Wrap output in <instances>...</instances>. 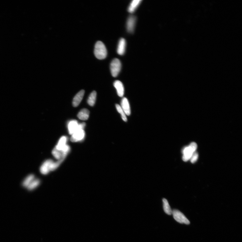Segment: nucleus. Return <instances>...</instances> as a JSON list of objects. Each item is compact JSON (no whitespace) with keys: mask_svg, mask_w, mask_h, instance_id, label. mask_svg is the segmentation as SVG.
<instances>
[{"mask_svg":"<svg viewBox=\"0 0 242 242\" xmlns=\"http://www.w3.org/2000/svg\"><path fill=\"white\" fill-rule=\"evenodd\" d=\"M57 165L56 161L51 160H48L43 163L40 169L42 174L46 175L50 171H54L57 169Z\"/></svg>","mask_w":242,"mask_h":242,"instance_id":"f257e3e1","label":"nucleus"},{"mask_svg":"<svg viewBox=\"0 0 242 242\" xmlns=\"http://www.w3.org/2000/svg\"><path fill=\"white\" fill-rule=\"evenodd\" d=\"M95 55L97 59L102 60L105 59L107 56V50L105 45L101 41H98L95 44Z\"/></svg>","mask_w":242,"mask_h":242,"instance_id":"f03ea898","label":"nucleus"},{"mask_svg":"<svg viewBox=\"0 0 242 242\" xmlns=\"http://www.w3.org/2000/svg\"><path fill=\"white\" fill-rule=\"evenodd\" d=\"M197 145L195 142H192L187 147L184 148L182 150L183 154L182 159L184 161H187L190 160L193 153L196 151Z\"/></svg>","mask_w":242,"mask_h":242,"instance_id":"7ed1b4c3","label":"nucleus"},{"mask_svg":"<svg viewBox=\"0 0 242 242\" xmlns=\"http://www.w3.org/2000/svg\"><path fill=\"white\" fill-rule=\"evenodd\" d=\"M172 214L175 220L178 223L186 225H189L190 224L189 221L187 219L184 215L178 210L176 209L173 210Z\"/></svg>","mask_w":242,"mask_h":242,"instance_id":"20e7f679","label":"nucleus"},{"mask_svg":"<svg viewBox=\"0 0 242 242\" xmlns=\"http://www.w3.org/2000/svg\"><path fill=\"white\" fill-rule=\"evenodd\" d=\"M121 61L118 59H115L110 64V70L113 77L117 76L121 70Z\"/></svg>","mask_w":242,"mask_h":242,"instance_id":"39448f33","label":"nucleus"},{"mask_svg":"<svg viewBox=\"0 0 242 242\" xmlns=\"http://www.w3.org/2000/svg\"><path fill=\"white\" fill-rule=\"evenodd\" d=\"M85 137L84 130H78L72 134L71 141L73 142H77L82 141Z\"/></svg>","mask_w":242,"mask_h":242,"instance_id":"423d86ee","label":"nucleus"},{"mask_svg":"<svg viewBox=\"0 0 242 242\" xmlns=\"http://www.w3.org/2000/svg\"><path fill=\"white\" fill-rule=\"evenodd\" d=\"M68 141L67 137L65 136H62L60 139L57 144L55 148L56 150L62 152L67 145V143Z\"/></svg>","mask_w":242,"mask_h":242,"instance_id":"0eeeda50","label":"nucleus"},{"mask_svg":"<svg viewBox=\"0 0 242 242\" xmlns=\"http://www.w3.org/2000/svg\"><path fill=\"white\" fill-rule=\"evenodd\" d=\"M136 22L135 17L131 16L128 18L127 23V28L128 32L129 33L133 32L135 27Z\"/></svg>","mask_w":242,"mask_h":242,"instance_id":"6e6552de","label":"nucleus"},{"mask_svg":"<svg viewBox=\"0 0 242 242\" xmlns=\"http://www.w3.org/2000/svg\"><path fill=\"white\" fill-rule=\"evenodd\" d=\"M121 106L125 115L127 116L130 115L131 111L130 104L126 98L124 97L122 98Z\"/></svg>","mask_w":242,"mask_h":242,"instance_id":"1a4fd4ad","label":"nucleus"},{"mask_svg":"<svg viewBox=\"0 0 242 242\" xmlns=\"http://www.w3.org/2000/svg\"><path fill=\"white\" fill-rule=\"evenodd\" d=\"M113 85L117 91L118 96L120 97H123L124 94V85L122 82L119 80H116L114 82Z\"/></svg>","mask_w":242,"mask_h":242,"instance_id":"9d476101","label":"nucleus"},{"mask_svg":"<svg viewBox=\"0 0 242 242\" xmlns=\"http://www.w3.org/2000/svg\"><path fill=\"white\" fill-rule=\"evenodd\" d=\"M85 94V91L83 90L79 92L74 97L73 101V105L74 107H76L79 105L82 101Z\"/></svg>","mask_w":242,"mask_h":242,"instance_id":"9b49d317","label":"nucleus"},{"mask_svg":"<svg viewBox=\"0 0 242 242\" xmlns=\"http://www.w3.org/2000/svg\"><path fill=\"white\" fill-rule=\"evenodd\" d=\"M78 122L75 120L71 121L69 122L68 125L69 133L72 135L75 131L78 130Z\"/></svg>","mask_w":242,"mask_h":242,"instance_id":"f8f14e48","label":"nucleus"},{"mask_svg":"<svg viewBox=\"0 0 242 242\" xmlns=\"http://www.w3.org/2000/svg\"><path fill=\"white\" fill-rule=\"evenodd\" d=\"M126 47V41L124 39L121 38L119 41L117 52L119 55H123L124 53Z\"/></svg>","mask_w":242,"mask_h":242,"instance_id":"ddd939ff","label":"nucleus"},{"mask_svg":"<svg viewBox=\"0 0 242 242\" xmlns=\"http://www.w3.org/2000/svg\"><path fill=\"white\" fill-rule=\"evenodd\" d=\"M89 110L86 109H83L79 113L77 116L80 120L86 121L87 120L89 117Z\"/></svg>","mask_w":242,"mask_h":242,"instance_id":"4468645a","label":"nucleus"},{"mask_svg":"<svg viewBox=\"0 0 242 242\" xmlns=\"http://www.w3.org/2000/svg\"><path fill=\"white\" fill-rule=\"evenodd\" d=\"M142 2L141 0H134L131 2L128 11L130 13H133Z\"/></svg>","mask_w":242,"mask_h":242,"instance_id":"2eb2a0df","label":"nucleus"},{"mask_svg":"<svg viewBox=\"0 0 242 242\" xmlns=\"http://www.w3.org/2000/svg\"><path fill=\"white\" fill-rule=\"evenodd\" d=\"M163 208L165 213L169 215L172 214V210L170 207L169 203L167 200L165 198L163 199Z\"/></svg>","mask_w":242,"mask_h":242,"instance_id":"dca6fc26","label":"nucleus"},{"mask_svg":"<svg viewBox=\"0 0 242 242\" xmlns=\"http://www.w3.org/2000/svg\"><path fill=\"white\" fill-rule=\"evenodd\" d=\"M97 93L96 92L94 91L89 95L88 100V103L89 105L92 106L94 105L96 101Z\"/></svg>","mask_w":242,"mask_h":242,"instance_id":"f3484780","label":"nucleus"},{"mask_svg":"<svg viewBox=\"0 0 242 242\" xmlns=\"http://www.w3.org/2000/svg\"><path fill=\"white\" fill-rule=\"evenodd\" d=\"M35 179V176L34 175H29L27 177L23 182V186L27 188L31 182Z\"/></svg>","mask_w":242,"mask_h":242,"instance_id":"a211bd4d","label":"nucleus"},{"mask_svg":"<svg viewBox=\"0 0 242 242\" xmlns=\"http://www.w3.org/2000/svg\"><path fill=\"white\" fill-rule=\"evenodd\" d=\"M40 183V181L39 179H35L29 185L27 188L29 190H33L37 188Z\"/></svg>","mask_w":242,"mask_h":242,"instance_id":"6ab92c4d","label":"nucleus"},{"mask_svg":"<svg viewBox=\"0 0 242 242\" xmlns=\"http://www.w3.org/2000/svg\"><path fill=\"white\" fill-rule=\"evenodd\" d=\"M116 107L118 111L121 114L122 120L125 122H127V118L126 115H125V112L122 109L121 106L119 105L116 104Z\"/></svg>","mask_w":242,"mask_h":242,"instance_id":"aec40b11","label":"nucleus"},{"mask_svg":"<svg viewBox=\"0 0 242 242\" xmlns=\"http://www.w3.org/2000/svg\"><path fill=\"white\" fill-rule=\"evenodd\" d=\"M198 154L196 151L194 152L193 153L192 157H191L190 160L191 163H195L198 160Z\"/></svg>","mask_w":242,"mask_h":242,"instance_id":"412c9836","label":"nucleus"}]
</instances>
